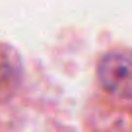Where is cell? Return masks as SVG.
I'll return each mask as SVG.
<instances>
[{"label": "cell", "instance_id": "6da1fadb", "mask_svg": "<svg viewBox=\"0 0 132 132\" xmlns=\"http://www.w3.org/2000/svg\"><path fill=\"white\" fill-rule=\"evenodd\" d=\"M86 132H132V49L101 53L84 103Z\"/></svg>", "mask_w": 132, "mask_h": 132}]
</instances>
